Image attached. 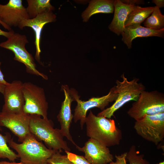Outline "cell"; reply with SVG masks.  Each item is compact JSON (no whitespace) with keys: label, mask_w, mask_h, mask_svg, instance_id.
<instances>
[{"label":"cell","mask_w":164,"mask_h":164,"mask_svg":"<svg viewBox=\"0 0 164 164\" xmlns=\"http://www.w3.org/2000/svg\"><path fill=\"white\" fill-rule=\"evenodd\" d=\"M85 124L87 136L104 145L111 147L119 144L122 138L121 131L113 119L96 116L90 110Z\"/></svg>","instance_id":"obj_1"},{"label":"cell","mask_w":164,"mask_h":164,"mask_svg":"<svg viewBox=\"0 0 164 164\" xmlns=\"http://www.w3.org/2000/svg\"><path fill=\"white\" fill-rule=\"evenodd\" d=\"M53 123L48 118L37 114L30 115V132L39 141H43L49 149L60 152L63 150L70 152L60 129L53 128Z\"/></svg>","instance_id":"obj_2"},{"label":"cell","mask_w":164,"mask_h":164,"mask_svg":"<svg viewBox=\"0 0 164 164\" xmlns=\"http://www.w3.org/2000/svg\"><path fill=\"white\" fill-rule=\"evenodd\" d=\"M8 144L16 151L24 164H47V160L57 151L47 148L31 133L21 143L15 142L8 133Z\"/></svg>","instance_id":"obj_3"},{"label":"cell","mask_w":164,"mask_h":164,"mask_svg":"<svg viewBox=\"0 0 164 164\" xmlns=\"http://www.w3.org/2000/svg\"><path fill=\"white\" fill-rule=\"evenodd\" d=\"M121 77L122 81L117 80L116 85L114 86L115 91L118 94L114 102L111 106L99 113L97 116L111 118L115 112L125 104L131 101H136L141 93L145 90L144 85L138 82L139 79L135 78L128 81L124 74L121 75Z\"/></svg>","instance_id":"obj_4"},{"label":"cell","mask_w":164,"mask_h":164,"mask_svg":"<svg viewBox=\"0 0 164 164\" xmlns=\"http://www.w3.org/2000/svg\"><path fill=\"white\" fill-rule=\"evenodd\" d=\"M164 112V94L157 91H142L133 102L127 114L135 121L146 115Z\"/></svg>","instance_id":"obj_5"},{"label":"cell","mask_w":164,"mask_h":164,"mask_svg":"<svg viewBox=\"0 0 164 164\" xmlns=\"http://www.w3.org/2000/svg\"><path fill=\"white\" fill-rule=\"evenodd\" d=\"M28 43L25 35L14 32L6 41L0 43V47L12 51L15 55L14 59L24 64L27 73L47 80L46 75L37 70L34 58L26 49L25 45Z\"/></svg>","instance_id":"obj_6"},{"label":"cell","mask_w":164,"mask_h":164,"mask_svg":"<svg viewBox=\"0 0 164 164\" xmlns=\"http://www.w3.org/2000/svg\"><path fill=\"white\" fill-rule=\"evenodd\" d=\"M134 128L143 138L157 145L164 138V112L146 115L135 121Z\"/></svg>","instance_id":"obj_7"},{"label":"cell","mask_w":164,"mask_h":164,"mask_svg":"<svg viewBox=\"0 0 164 164\" xmlns=\"http://www.w3.org/2000/svg\"><path fill=\"white\" fill-rule=\"evenodd\" d=\"M23 92L25 101L23 112L48 118V104L43 89L30 82H25L23 83Z\"/></svg>","instance_id":"obj_8"},{"label":"cell","mask_w":164,"mask_h":164,"mask_svg":"<svg viewBox=\"0 0 164 164\" xmlns=\"http://www.w3.org/2000/svg\"><path fill=\"white\" fill-rule=\"evenodd\" d=\"M118 97L114 87H112L106 95L99 97H93L87 101H83L80 99L79 96L76 99L77 105L74 110L73 120L75 122L80 121L81 129H83L85 124L87 113L90 109L97 108L103 111L110 103L115 101Z\"/></svg>","instance_id":"obj_9"},{"label":"cell","mask_w":164,"mask_h":164,"mask_svg":"<svg viewBox=\"0 0 164 164\" xmlns=\"http://www.w3.org/2000/svg\"><path fill=\"white\" fill-rule=\"evenodd\" d=\"M61 90L63 91L65 98L62 103L61 109L57 118L61 126L60 129L63 137H65L76 147L77 145L74 142L70 132V128L73 115L71 113V106L72 102L76 101L79 95L78 92L74 89L70 88L67 85H63Z\"/></svg>","instance_id":"obj_10"},{"label":"cell","mask_w":164,"mask_h":164,"mask_svg":"<svg viewBox=\"0 0 164 164\" xmlns=\"http://www.w3.org/2000/svg\"><path fill=\"white\" fill-rule=\"evenodd\" d=\"M29 121L30 115L24 112L16 114L0 112V126L9 129L17 137L18 141L21 143L30 133Z\"/></svg>","instance_id":"obj_11"},{"label":"cell","mask_w":164,"mask_h":164,"mask_svg":"<svg viewBox=\"0 0 164 164\" xmlns=\"http://www.w3.org/2000/svg\"><path fill=\"white\" fill-rule=\"evenodd\" d=\"M23 84L21 81L15 80L5 86L3 94L4 104L2 111L16 114L23 112L25 101Z\"/></svg>","instance_id":"obj_12"},{"label":"cell","mask_w":164,"mask_h":164,"mask_svg":"<svg viewBox=\"0 0 164 164\" xmlns=\"http://www.w3.org/2000/svg\"><path fill=\"white\" fill-rule=\"evenodd\" d=\"M84 153V158L91 164H108L114 157L108 147L94 139L90 138L82 147H76Z\"/></svg>","instance_id":"obj_13"},{"label":"cell","mask_w":164,"mask_h":164,"mask_svg":"<svg viewBox=\"0 0 164 164\" xmlns=\"http://www.w3.org/2000/svg\"><path fill=\"white\" fill-rule=\"evenodd\" d=\"M30 19L22 0H10L5 5L0 4V21L11 28L18 27L24 19Z\"/></svg>","instance_id":"obj_14"},{"label":"cell","mask_w":164,"mask_h":164,"mask_svg":"<svg viewBox=\"0 0 164 164\" xmlns=\"http://www.w3.org/2000/svg\"><path fill=\"white\" fill-rule=\"evenodd\" d=\"M56 16L52 11H49L38 15L32 19H25L20 23L18 27L22 29L25 27L31 28L35 34V44L36 48L35 58L39 63L40 60V41L42 31L44 26L46 23L52 22L56 20Z\"/></svg>","instance_id":"obj_15"},{"label":"cell","mask_w":164,"mask_h":164,"mask_svg":"<svg viewBox=\"0 0 164 164\" xmlns=\"http://www.w3.org/2000/svg\"><path fill=\"white\" fill-rule=\"evenodd\" d=\"M121 34L122 41L128 48L130 49L132 47L133 40L138 37L156 36L163 38L164 28L155 30L142 26L141 25H134L125 27Z\"/></svg>","instance_id":"obj_16"},{"label":"cell","mask_w":164,"mask_h":164,"mask_svg":"<svg viewBox=\"0 0 164 164\" xmlns=\"http://www.w3.org/2000/svg\"><path fill=\"white\" fill-rule=\"evenodd\" d=\"M114 14L109 29L118 35L121 34L125 28L124 23L129 12L135 5L122 3L121 0H114Z\"/></svg>","instance_id":"obj_17"},{"label":"cell","mask_w":164,"mask_h":164,"mask_svg":"<svg viewBox=\"0 0 164 164\" xmlns=\"http://www.w3.org/2000/svg\"><path fill=\"white\" fill-rule=\"evenodd\" d=\"M114 0H94L90 2L87 8L83 12L82 16L84 22L87 21L93 15L98 13H113Z\"/></svg>","instance_id":"obj_18"},{"label":"cell","mask_w":164,"mask_h":164,"mask_svg":"<svg viewBox=\"0 0 164 164\" xmlns=\"http://www.w3.org/2000/svg\"><path fill=\"white\" fill-rule=\"evenodd\" d=\"M154 7H142L135 5L129 13L124 23V26L139 25L143 22L152 12Z\"/></svg>","instance_id":"obj_19"},{"label":"cell","mask_w":164,"mask_h":164,"mask_svg":"<svg viewBox=\"0 0 164 164\" xmlns=\"http://www.w3.org/2000/svg\"><path fill=\"white\" fill-rule=\"evenodd\" d=\"M28 6L26 8L30 19L36 17L44 12L54 9L49 0H27Z\"/></svg>","instance_id":"obj_20"},{"label":"cell","mask_w":164,"mask_h":164,"mask_svg":"<svg viewBox=\"0 0 164 164\" xmlns=\"http://www.w3.org/2000/svg\"><path fill=\"white\" fill-rule=\"evenodd\" d=\"M144 24L146 27L155 30L164 28V16L159 7L156 6L154 7L152 15L145 20Z\"/></svg>","instance_id":"obj_21"},{"label":"cell","mask_w":164,"mask_h":164,"mask_svg":"<svg viewBox=\"0 0 164 164\" xmlns=\"http://www.w3.org/2000/svg\"><path fill=\"white\" fill-rule=\"evenodd\" d=\"M1 131L2 129L0 126V131ZM8 133L3 135L0 133V159L7 158L11 162H14L15 160L19 158V156L9 147Z\"/></svg>","instance_id":"obj_22"},{"label":"cell","mask_w":164,"mask_h":164,"mask_svg":"<svg viewBox=\"0 0 164 164\" xmlns=\"http://www.w3.org/2000/svg\"><path fill=\"white\" fill-rule=\"evenodd\" d=\"M143 154H140L137 150L136 146L131 145L127 152L126 159L129 164H150L149 162L144 159Z\"/></svg>","instance_id":"obj_23"},{"label":"cell","mask_w":164,"mask_h":164,"mask_svg":"<svg viewBox=\"0 0 164 164\" xmlns=\"http://www.w3.org/2000/svg\"><path fill=\"white\" fill-rule=\"evenodd\" d=\"M57 151L47 160V164H74L68 158L67 155H62Z\"/></svg>","instance_id":"obj_24"},{"label":"cell","mask_w":164,"mask_h":164,"mask_svg":"<svg viewBox=\"0 0 164 164\" xmlns=\"http://www.w3.org/2000/svg\"><path fill=\"white\" fill-rule=\"evenodd\" d=\"M69 159L74 164H91L84 157L67 151H65Z\"/></svg>","instance_id":"obj_25"},{"label":"cell","mask_w":164,"mask_h":164,"mask_svg":"<svg viewBox=\"0 0 164 164\" xmlns=\"http://www.w3.org/2000/svg\"><path fill=\"white\" fill-rule=\"evenodd\" d=\"M127 152H125L121 155H115V161H113L108 164H127L126 162Z\"/></svg>","instance_id":"obj_26"},{"label":"cell","mask_w":164,"mask_h":164,"mask_svg":"<svg viewBox=\"0 0 164 164\" xmlns=\"http://www.w3.org/2000/svg\"><path fill=\"white\" fill-rule=\"evenodd\" d=\"M121 2L125 4L128 5H135L136 4H144V1L143 0H121Z\"/></svg>","instance_id":"obj_27"},{"label":"cell","mask_w":164,"mask_h":164,"mask_svg":"<svg viewBox=\"0 0 164 164\" xmlns=\"http://www.w3.org/2000/svg\"><path fill=\"white\" fill-rule=\"evenodd\" d=\"M1 25V24L0 23V26ZM14 32V31L12 30L11 31L7 32L3 31L0 28V36H4L7 38H8Z\"/></svg>","instance_id":"obj_28"},{"label":"cell","mask_w":164,"mask_h":164,"mask_svg":"<svg viewBox=\"0 0 164 164\" xmlns=\"http://www.w3.org/2000/svg\"><path fill=\"white\" fill-rule=\"evenodd\" d=\"M2 62H0V85L6 86L8 85L9 83L7 82L4 78V76L2 72L1 69V65Z\"/></svg>","instance_id":"obj_29"},{"label":"cell","mask_w":164,"mask_h":164,"mask_svg":"<svg viewBox=\"0 0 164 164\" xmlns=\"http://www.w3.org/2000/svg\"><path fill=\"white\" fill-rule=\"evenodd\" d=\"M152 2L154 3L156 6L162 8L164 7V1L162 0H152Z\"/></svg>","instance_id":"obj_30"},{"label":"cell","mask_w":164,"mask_h":164,"mask_svg":"<svg viewBox=\"0 0 164 164\" xmlns=\"http://www.w3.org/2000/svg\"><path fill=\"white\" fill-rule=\"evenodd\" d=\"M0 164H24L21 162H9L6 161H0Z\"/></svg>","instance_id":"obj_31"},{"label":"cell","mask_w":164,"mask_h":164,"mask_svg":"<svg viewBox=\"0 0 164 164\" xmlns=\"http://www.w3.org/2000/svg\"><path fill=\"white\" fill-rule=\"evenodd\" d=\"M0 23H1V25L6 29L8 30H9V31H11L12 29L11 28H10L8 27V26L3 23V22H2L1 21H0Z\"/></svg>","instance_id":"obj_32"},{"label":"cell","mask_w":164,"mask_h":164,"mask_svg":"<svg viewBox=\"0 0 164 164\" xmlns=\"http://www.w3.org/2000/svg\"><path fill=\"white\" fill-rule=\"evenodd\" d=\"M5 86L0 85V93L3 94Z\"/></svg>","instance_id":"obj_33"},{"label":"cell","mask_w":164,"mask_h":164,"mask_svg":"<svg viewBox=\"0 0 164 164\" xmlns=\"http://www.w3.org/2000/svg\"><path fill=\"white\" fill-rule=\"evenodd\" d=\"M157 164H164V161H162L161 162H160L159 163Z\"/></svg>","instance_id":"obj_34"}]
</instances>
